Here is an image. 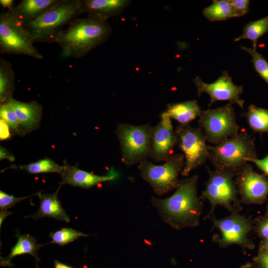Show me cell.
I'll return each instance as SVG.
<instances>
[{"mask_svg": "<svg viewBox=\"0 0 268 268\" xmlns=\"http://www.w3.org/2000/svg\"><path fill=\"white\" fill-rule=\"evenodd\" d=\"M112 33L107 20L87 16L76 18L60 31L53 43L61 48V56L79 59L105 42Z\"/></svg>", "mask_w": 268, "mask_h": 268, "instance_id": "1", "label": "cell"}, {"mask_svg": "<svg viewBox=\"0 0 268 268\" xmlns=\"http://www.w3.org/2000/svg\"><path fill=\"white\" fill-rule=\"evenodd\" d=\"M198 180L197 175L180 180L176 191L169 198H151L153 207L161 219L172 228L197 225L201 211L197 195Z\"/></svg>", "mask_w": 268, "mask_h": 268, "instance_id": "2", "label": "cell"}, {"mask_svg": "<svg viewBox=\"0 0 268 268\" xmlns=\"http://www.w3.org/2000/svg\"><path fill=\"white\" fill-rule=\"evenodd\" d=\"M82 0H58L35 19L24 27L33 43H53L62 28L69 24L82 13Z\"/></svg>", "mask_w": 268, "mask_h": 268, "instance_id": "3", "label": "cell"}, {"mask_svg": "<svg viewBox=\"0 0 268 268\" xmlns=\"http://www.w3.org/2000/svg\"><path fill=\"white\" fill-rule=\"evenodd\" d=\"M255 138L246 131L209 146L208 159L216 169L238 172L252 158H257Z\"/></svg>", "mask_w": 268, "mask_h": 268, "instance_id": "4", "label": "cell"}, {"mask_svg": "<svg viewBox=\"0 0 268 268\" xmlns=\"http://www.w3.org/2000/svg\"><path fill=\"white\" fill-rule=\"evenodd\" d=\"M0 53L22 55L37 59L43 55L34 47L28 32L11 10L0 14Z\"/></svg>", "mask_w": 268, "mask_h": 268, "instance_id": "5", "label": "cell"}, {"mask_svg": "<svg viewBox=\"0 0 268 268\" xmlns=\"http://www.w3.org/2000/svg\"><path fill=\"white\" fill-rule=\"evenodd\" d=\"M152 127L149 124L117 125L115 133L120 144L122 161L127 167L139 164L149 157Z\"/></svg>", "mask_w": 268, "mask_h": 268, "instance_id": "6", "label": "cell"}, {"mask_svg": "<svg viewBox=\"0 0 268 268\" xmlns=\"http://www.w3.org/2000/svg\"><path fill=\"white\" fill-rule=\"evenodd\" d=\"M185 164L183 154H172L161 165H155L146 159L138 165L143 179L152 187L158 195H163L176 189L180 180H178Z\"/></svg>", "mask_w": 268, "mask_h": 268, "instance_id": "7", "label": "cell"}, {"mask_svg": "<svg viewBox=\"0 0 268 268\" xmlns=\"http://www.w3.org/2000/svg\"><path fill=\"white\" fill-rule=\"evenodd\" d=\"M198 120L199 128L207 142L216 144L237 134L240 131L232 104L202 111Z\"/></svg>", "mask_w": 268, "mask_h": 268, "instance_id": "8", "label": "cell"}, {"mask_svg": "<svg viewBox=\"0 0 268 268\" xmlns=\"http://www.w3.org/2000/svg\"><path fill=\"white\" fill-rule=\"evenodd\" d=\"M175 132L178 144L184 156V166L181 173L186 177L208 159L209 145L207 144L204 135L199 127L180 124Z\"/></svg>", "mask_w": 268, "mask_h": 268, "instance_id": "9", "label": "cell"}, {"mask_svg": "<svg viewBox=\"0 0 268 268\" xmlns=\"http://www.w3.org/2000/svg\"><path fill=\"white\" fill-rule=\"evenodd\" d=\"M193 82L197 87L199 97L204 93L209 96V106L216 101H228L232 104H236L244 108L245 101L241 98L243 87L233 83L227 71H223L222 75L211 83H205L199 76H196Z\"/></svg>", "mask_w": 268, "mask_h": 268, "instance_id": "10", "label": "cell"}, {"mask_svg": "<svg viewBox=\"0 0 268 268\" xmlns=\"http://www.w3.org/2000/svg\"><path fill=\"white\" fill-rule=\"evenodd\" d=\"M160 118L157 125L152 127L149 157L156 161H165L173 154V148L178 144V138L171 117L164 112Z\"/></svg>", "mask_w": 268, "mask_h": 268, "instance_id": "11", "label": "cell"}, {"mask_svg": "<svg viewBox=\"0 0 268 268\" xmlns=\"http://www.w3.org/2000/svg\"><path fill=\"white\" fill-rule=\"evenodd\" d=\"M236 171L219 169L209 172V177L203 195L214 204H227L236 195V188L232 180Z\"/></svg>", "mask_w": 268, "mask_h": 268, "instance_id": "12", "label": "cell"}, {"mask_svg": "<svg viewBox=\"0 0 268 268\" xmlns=\"http://www.w3.org/2000/svg\"><path fill=\"white\" fill-rule=\"evenodd\" d=\"M237 181L242 195L252 202L262 201L268 195V180L255 172L247 163L238 172Z\"/></svg>", "mask_w": 268, "mask_h": 268, "instance_id": "13", "label": "cell"}, {"mask_svg": "<svg viewBox=\"0 0 268 268\" xmlns=\"http://www.w3.org/2000/svg\"><path fill=\"white\" fill-rule=\"evenodd\" d=\"M65 164L66 168L61 175L60 186L68 184L83 188H89L102 183L112 181L116 177V173L113 170L106 175L101 176L72 166L67 163Z\"/></svg>", "mask_w": 268, "mask_h": 268, "instance_id": "14", "label": "cell"}, {"mask_svg": "<svg viewBox=\"0 0 268 268\" xmlns=\"http://www.w3.org/2000/svg\"><path fill=\"white\" fill-rule=\"evenodd\" d=\"M130 2L128 0H82V13L107 20L120 14Z\"/></svg>", "mask_w": 268, "mask_h": 268, "instance_id": "15", "label": "cell"}, {"mask_svg": "<svg viewBox=\"0 0 268 268\" xmlns=\"http://www.w3.org/2000/svg\"><path fill=\"white\" fill-rule=\"evenodd\" d=\"M14 110L19 122L25 130L31 131L37 127L42 114V106L32 101L21 102L14 98L8 101Z\"/></svg>", "mask_w": 268, "mask_h": 268, "instance_id": "16", "label": "cell"}, {"mask_svg": "<svg viewBox=\"0 0 268 268\" xmlns=\"http://www.w3.org/2000/svg\"><path fill=\"white\" fill-rule=\"evenodd\" d=\"M60 187V186L55 193L52 194L38 193L37 196L40 199L39 208L35 214L29 217L34 219L48 217L59 221L69 222V217L63 207L58 198V193Z\"/></svg>", "mask_w": 268, "mask_h": 268, "instance_id": "17", "label": "cell"}, {"mask_svg": "<svg viewBox=\"0 0 268 268\" xmlns=\"http://www.w3.org/2000/svg\"><path fill=\"white\" fill-rule=\"evenodd\" d=\"M58 0H22L11 10L24 24L44 12Z\"/></svg>", "mask_w": 268, "mask_h": 268, "instance_id": "18", "label": "cell"}, {"mask_svg": "<svg viewBox=\"0 0 268 268\" xmlns=\"http://www.w3.org/2000/svg\"><path fill=\"white\" fill-rule=\"evenodd\" d=\"M15 236L17 238V242L7 257L0 258V266L13 267L14 265L11 262V259L17 256L24 254L31 255L38 262L39 258L37 251L42 245L37 244L36 239L29 234L21 235L17 232Z\"/></svg>", "mask_w": 268, "mask_h": 268, "instance_id": "19", "label": "cell"}, {"mask_svg": "<svg viewBox=\"0 0 268 268\" xmlns=\"http://www.w3.org/2000/svg\"><path fill=\"white\" fill-rule=\"evenodd\" d=\"M217 226L222 234V241L226 243H241L248 231L247 223L241 218L231 217L218 221Z\"/></svg>", "mask_w": 268, "mask_h": 268, "instance_id": "20", "label": "cell"}, {"mask_svg": "<svg viewBox=\"0 0 268 268\" xmlns=\"http://www.w3.org/2000/svg\"><path fill=\"white\" fill-rule=\"evenodd\" d=\"M202 110L196 100L169 104L165 111L181 125H187L199 117Z\"/></svg>", "mask_w": 268, "mask_h": 268, "instance_id": "21", "label": "cell"}, {"mask_svg": "<svg viewBox=\"0 0 268 268\" xmlns=\"http://www.w3.org/2000/svg\"><path fill=\"white\" fill-rule=\"evenodd\" d=\"M15 88V73L10 62L0 59V103H5L12 99Z\"/></svg>", "mask_w": 268, "mask_h": 268, "instance_id": "22", "label": "cell"}, {"mask_svg": "<svg viewBox=\"0 0 268 268\" xmlns=\"http://www.w3.org/2000/svg\"><path fill=\"white\" fill-rule=\"evenodd\" d=\"M243 115L250 128L255 132L268 133V109L250 105Z\"/></svg>", "mask_w": 268, "mask_h": 268, "instance_id": "23", "label": "cell"}, {"mask_svg": "<svg viewBox=\"0 0 268 268\" xmlns=\"http://www.w3.org/2000/svg\"><path fill=\"white\" fill-rule=\"evenodd\" d=\"M268 32V15L259 20L250 21L245 25L242 34L234 39L238 42L242 39H248L253 43L254 49H257L258 39Z\"/></svg>", "mask_w": 268, "mask_h": 268, "instance_id": "24", "label": "cell"}, {"mask_svg": "<svg viewBox=\"0 0 268 268\" xmlns=\"http://www.w3.org/2000/svg\"><path fill=\"white\" fill-rule=\"evenodd\" d=\"M203 16L211 22L226 20L233 18V8L229 0H214L204 8Z\"/></svg>", "mask_w": 268, "mask_h": 268, "instance_id": "25", "label": "cell"}, {"mask_svg": "<svg viewBox=\"0 0 268 268\" xmlns=\"http://www.w3.org/2000/svg\"><path fill=\"white\" fill-rule=\"evenodd\" d=\"M19 168L32 174L57 173L61 175L65 171L66 166L65 164L60 165L51 159L46 158L26 165H20Z\"/></svg>", "mask_w": 268, "mask_h": 268, "instance_id": "26", "label": "cell"}, {"mask_svg": "<svg viewBox=\"0 0 268 268\" xmlns=\"http://www.w3.org/2000/svg\"><path fill=\"white\" fill-rule=\"evenodd\" d=\"M88 236V234L70 228H64L50 233V236L52 239V242L50 243H55L63 246L74 241L80 237Z\"/></svg>", "mask_w": 268, "mask_h": 268, "instance_id": "27", "label": "cell"}, {"mask_svg": "<svg viewBox=\"0 0 268 268\" xmlns=\"http://www.w3.org/2000/svg\"><path fill=\"white\" fill-rule=\"evenodd\" d=\"M241 48L252 57V62L255 69L261 77L268 84V62L257 49L244 46Z\"/></svg>", "mask_w": 268, "mask_h": 268, "instance_id": "28", "label": "cell"}, {"mask_svg": "<svg viewBox=\"0 0 268 268\" xmlns=\"http://www.w3.org/2000/svg\"><path fill=\"white\" fill-rule=\"evenodd\" d=\"M0 117L11 129L18 131L20 125L18 118L10 103L0 104Z\"/></svg>", "mask_w": 268, "mask_h": 268, "instance_id": "29", "label": "cell"}, {"mask_svg": "<svg viewBox=\"0 0 268 268\" xmlns=\"http://www.w3.org/2000/svg\"><path fill=\"white\" fill-rule=\"evenodd\" d=\"M16 198L9 195L2 191H0V210H7L19 202L31 196Z\"/></svg>", "mask_w": 268, "mask_h": 268, "instance_id": "30", "label": "cell"}, {"mask_svg": "<svg viewBox=\"0 0 268 268\" xmlns=\"http://www.w3.org/2000/svg\"><path fill=\"white\" fill-rule=\"evenodd\" d=\"M233 8L234 17H239L247 14L249 11V0H229Z\"/></svg>", "mask_w": 268, "mask_h": 268, "instance_id": "31", "label": "cell"}, {"mask_svg": "<svg viewBox=\"0 0 268 268\" xmlns=\"http://www.w3.org/2000/svg\"><path fill=\"white\" fill-rule=\"evenodd\" d=\"M248 162L254 163L259 169L268 176V154L263 159L252 158L249 159Z\"/></svg>", "mask_w": 268, "mask_h": 268, "instance_id": "32", "label": "cell"}, {"mask_svg": "<svg viewBox=\"0 0 268 268\" xmlns=\"http://www.w3.org/2000/svg\"><path fill=\"white\" fill-rule=\"evenodd\" d=\"M9 126L2 119L0 122V140H4L10 137V133L8 128Z\"/></svg>", "mask_w": 268, "mask_h": 268, "instance_id": "33", "label": "cell"}, {"mask_svg": "<svg viewBox=\"0 0 268 268\" xmlns=\"http://www.w3.org/2000/svg\"><path fill=\"white\" fill-rule=\"evenodd\" d=\"M258 262L263 268H268V252L266 251L261 253L258 258Z\"/></svg>", "mask_w": 268, "mask_h": 268, "instance_id": "34", "label": "cell"}, {"mask_svg": "<svg viewBox=\"0 0 268 268\" xmlns=\"http://www.w3.org/2000/svg\"><path fill=\"white\" fill-rule=\"evenodd\" d=\"M0 160L7 158L11 161L14 160V157L5 148L0 146Z\"/></svg>", "mask_w": 268, "mask_h": 268, "instance_id": "35", "label": "cell"}, {"mask_svg": "<svg viewBox=\"0 0 268 268\" xmlns=\"http://www.w3.org/2000/svg\"><path fill=\"white\" fill-rule=\"evenodd\" d=\"M14 1L13 0H0V3L2 7L7 8V10H11L14 6Z\"/></svg>", "mask_w": 268, "mask_h": 268, "instance_id": "36", "label": "cell"}, {"mask_svg": "<svg viewBox=\"0 0 268 268\" xmlns=\"http://www.w3.org/2000/svg\"><path fill=\"white\" fill-rule=\"evenodd\" d=\"M260 232L264 237L268 239V220L262 223L260 227Z\"/></svg>", "mask_w": 268, "mask_h": 268, "instance_id": "37", "label": "cell"}, {"mask_svg": "<svg viewBox=\"0 0 268 268\" xmlns=\"http://www.w3.org/2000/svg\"><path fill=\"white\" fill-rule=\"evenodd\" d=\"M11 213V212L8 211L7 210H0V225L1 227V223H2L4 219L6 218L8 215Z\"/></svg>", "mask_w": 268, "mask_h": 268, "instance_id": "38", "label": "cell"}, {"mask_svg": "<svg viewBox=\"0 0 268 268\" xmlns=\"http://www.w3.org/2000/svg\"><path fill=\"white\" fill-rule=\"evenodd\" d=\"M54 266L55 268H73L72 267L62 263L58 261H55Z\"/></svg>", "mask_w": 268, "mask_h": 268, "instance_id": "39", "label": "cell"}, {"mask_svg": "<svg viewBox=\"0 0 268 268\" xmlns=\"http://www.w3.org/2000/svg\"><path fill=\"white\" fill-rule=\"evenodd\" d=\"M266 251L268 252V240L266 244Z\"/></svg>", "mask_w": 268, "mask_h": 268, "instance_id": "40", "label": "cell"}, {"mask_svg": "<svg viewBox=\"0 0 268 268\" xmlns=\"http://www.w3.org/2000/svg\"><path fill=\"white\" fill-rule=\"evenodd\" d=\"M36 268H38V266L36 267Z\"/></svg>", "mask_w": 268, "mask_h": 268, "instance_id": "41", "label": "cell"}, {"mask_svg": "<svg viewBox=\"0 0 268 268\" xmlns=\"http://www.w3.org/2000/svg\"></svg>", "mask_w": 268, "mask_h": 268, "instance_id": "42", "label": "cell"}]
</instances>
